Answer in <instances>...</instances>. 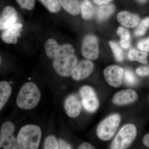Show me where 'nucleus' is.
<instances>
[{
    "instance_id": "f257e3e1",
    "label": "nucleus",
    "mask_w": 149,
    "mask_h": 149,
    "mask_svg": "<svg viewBox=\"0 0 149 149\" xmlns=\"http://www.w3.org/2000/svg\"><path fill=\"white\" fill-rule=\"evenodd\" d=\"M41 97V93L37 85L32 82H27L23 85L19 92L17 104L22 109H33L39 104Z\"/></svg>"
},
{
    "instance_id": "f03ea898",
    "label": "nucleus",
    "mask_w": 149,
    "mask_h": 149,
    "mask_svg": "<svg viewBox=\"0 0 149 149\" xmlns=\"http://www.w3.org/2000/svg\"><path fill=\"white\" fill-rule=\"evenodd\" d=\"M41 137L42 130L39 126L32 124L24 125L17 134L19 148L38 149Z\"/></svg>"
},
{
    "instance_id": "7ed1b4c3",
    "label": "nucleus",
    "mask_w": 149,
    "mask_h": 149,
    "mask_svg": "<svg viewBox=\"0 0 149 149\" xmlns=\"http://www.w3.org/2000/svg\"><path fill=\"white\" fill-rule=\"evenodd\" d=\"M120 121L119 115L113 114L105 118L100 123L97 129V133L100 139L109 141L114 136Z\"/></svg>"
},
{
    "instance_id": "20e7f679",
    "label": "nucleus",
    "mask_w": 149,
    "mask_h": 149,
    "mask_svg": "<svg viewBox=\"0 0 149 149\" xmlns=\"http://www.w3.org/2000/svg\"><path fill=\"white\" fill-rule=\"evenodd\" d=\"M137 135V129L133 124H126L118 133L112 143L113 149H123L128 148L133 142Z\"/></svg>"
},
{
    "instance_id": "39448f33",
    "label": "nucleus",
    "mask_w": 149,
    "mask_h": 149,
    "mask_svg": "<svg viewBox=\"0 0 149 149\" xmlns=\"http://www.w3.org/2000/svg\"><path fill=\"white\" fill-rule=\"evenodd\" d=\"M45 51L48 57L54 60L74 55V48L71 45L65 44L59 45L53 39L47 40L45 43Z\"/></svg>"
},
{
    "instance_id": "423d86ee",
    "label": "nucleus",
    "mask_w": 149,
    "mask_h": 149,
    "mask_svg": "<svg viewBox=\"0 0 149 149\" xmlns=\"http://www.w3.org/2000/svg\"><path fill=\"white\" fill-rule=\"evenodd\" d=\"M15 130V126L12 122L6 121L3 124L0 131V148H18L17 139L13 135Z\"/></svg>"
},
{
    "instance_id": "0eeeda50",
    "label": "nucleus",
    "mask_w": 149,
    "mask_h": 149,
    "mask_svg": "<svg viewBox=\"0 0 149 149\" xmlns=\"http://www.w3.org/2000/svg\"><path fill=\"white\" fill-rule=\"evenodd\" d=\"M77 62L76 56L72 55L63 58L54 60L52 65L58 74L62 77H68L71 75Z\"/></svg>"
},
{
    "instance_id": "6e6552de",
    "label": "nucleus",
    "mask_w": 149,
    "mask_h": 149,
    "mask_svg": "<svg viewBox=\"0 0 149 149\" xmlns=\"http://www.w3.org/2000/svg\"><path fill=\"white\" fill-rule=\"evenodd\" d=\"M83 107L87 111L94 112L99 107V101L95 93L90 86H84L80 91Z\"/></svg>"
},
{
    "instance_id": "1a4fd4ad",
    "label": "nucleus",
    "mask_w": 149,
    "mask_h": 149,
    "mask_svg": "<svg viewBox=\"0 0 149 149\" xmlns=\"http://www.w3.org/2000/svg\"><path fill=\"white\" fill-rule=\"evenodd\" d=\"M81 52L83 56L90 60L97 58L99 54L98 41L93 35L86 36L83 40Z\"/></svg>"
},
{
    "instance_id": "9d476101",
    "label": "nucleus",
    "mask_w": 149,
    "mask_h": 149,
    "mask_svg": "<svg viewBox=\"0 0 149 149\" xmlns=\"http://www.w3.org/2000/svg\"><path fill=\"white\" fill-rule=\"evenodd\" d=\"M104 73L107 82L112 87L118 88L121 85L123 71L120 66L109 65L106 68Z\"/></svg>"
},
{
    "instance_id": "9b49d317",
    "label": "nucleus",
    "mask_w": 149,
    "mask_h": 149,
    "mask_svg": "<svg viewBox=\"0 0 149 149\" xmlns=\"http://www.w3.org/2000/svg\"><path fill=\"white\" fill-rule=\"evenodd\" d=\"M94 66V64L91 61H82L74 68L71 73V77L76 81L85 79L92 73Z\"/></svg>"
},
{
    "instance_id": "f8f14e48",
    "label": "nucleus",
    "mask_w": 149,
    "mask_h": 149,
    "mask_svg": "<svg viewBox=\"0 0 149 149\" xmlns=\"http://www.w3.org/2000/svg\"><path fill=\"white\" fill-rule=\"evenodd\" d=\"M17 19V14L15 9L8 6L4 9L0 18V29L5 30L13 25Z\"/></svg>"
},
{
    "instance_id": "ddd939ff",
    "label": "nucleus",
    "mask_w": 149,
    "mask_h": 149,
    "mask_svg": "<svg viewBox=\"0 0 149 149\" xmlns=\"http://www.w3.org/2000/svg\"><path fill=\"white\" fill-rule=\"evenodd\" d=\"M138 98L136 91L131 89L123 90L116 93L113 98V103L118 105L128 104L133 102Z\"/></svg>"
},
{
    "instance_id": "4468645a",
    "label": "nucleus",
    "mask_w": 149,
    "mask_h": 149,
    "mask_svg": "<svg viewBox=\"0 0 149 149\" xmlns=\"http://www.w3.org/2000/svg\"><path fill=\"white\" fill-rule=\"evenodd\" d=\"M23 25L20 23H15L5 29L1 35V39L8 44H16L20 37Z\"/></svg>"
},
{
    "instance_id": "2eb2a0df",
    "label": "nucleus",
    "mask_w": 149,
    "mask_h": 149,
    "mask_svg": "<svg viewBox=\"0 0 149 149\" xmlns=\"http://www.w3.org/2000/svg\"><path fill=\"white\" fill-rule=\"evenodd\" d=\"M64 109L68 116L72 118H75L78 116L81 112V103L76 96L71 95L65 100Z\"/></svg>"
},
{
    "instance_id": "dca6fc26",
    "label": "nucleus",
    "mask_w": 149,
    "mask_h": 149,
    "mask_svg": "<svg viewBox=\"0 0 149 149\" xmlns=\"http://www.w3.org/2000/svg\"><path fill=\"white\" fill-rule=\"evenodd\" d=\"M117 19L123 26L127 28L136 27L140 21V18L138 15L125 11L120 12L118 14Z\"/></svg>"
},
{
    "instance_id": "f3484780",
    "label": "nucleus",
    "mask_w": 149,
    "mask_h": 149,
    "mask_svg": "<svg viewBox=\"0 0 149 149\" xmlns=\"http://www.w3.org/2000/svg\"><path fill=\"white\" fill-rule=\"evenodd\" d=\"M60 4L65 10L73 16H76L81 11V4L79 0H59Z\"/></svg>"
},
{
    "instance_id": "a211bd4d",
    "label": "nucleus",
    "mask_w": 149,
    "mask_h": 149,
    "mask_svg": "<svg viewBox=\"0 0 149 149\" xmlns=\"http://www.w3.org/2000/svg\"><path fill=\"white\" fill-rule=\"evenodd\" d=\"M12 93V88L7 81L0 82V110L2 109L8 100Z\"/></svg>"
},
{
    "instance_id": "6ab92c4d",
    "label": "nucleus",
    "mask_w": 149,
    "mask_h": 149,
    "mask_svg": "<svg viewBox=\"0 0 149 149\" xmlns=\"http://www.w3.org/2000/svg\"><path fill=\"white\" fill-rule=\"evenodd\" d=\"M115 9L114 5L111 4L101 5L97 10V18L100 21H104L113 13Z\"/></svg>"
},
{
    "instance_id": "aec40b11",
    "label": "nucleus",
    "mask_w": 149,
    "mask_h": 149,
    "mask_svg": "<svg viewBox=\"0 0 149 149\" xmlns=\"http://www.w3.org/2000/svg\"><path fill=\"white\" fill-rule=\"evenodd\" d=\"M81 12L82 17L84 19H89L93 17L94 6L90 0H83L81 3Z\"/></svg>"
},
{
    "instance_id": "412c9836",
    "label": "nucleus",
    "mask_w": 149,
    "mask_h": 149,
    "mask_svg": "<svg viewBox=\"0 0 149 149\" xmlns=\"http://www.w3.org/2000/svg\"><path fill=\"white\" fill-rule=\"evenodd\" d=\"M148 54L144 51H139L135 49H132L128 54V58L131 61H137L146 64L147 63V58Z\"/></svg>"
},
{
    "instance_id": "4be33fe9",
    "label": "nucleus",
    "mask_w": 149,
    "mask_h": 149,
    "mask_svg": "<svg viewBox=\"0 0 149 149\" xmlns=\"http://www.w3.org/2000/svg\"><path fill=\"white\" fill-rule=\"evenodd\" d=\"M117 35L120 37V44L121 47L127 49L130 46V35L127 29L119 27L117 31Z\"/></svg>"
},
{
    "instance_id": "5701e85b",
    "label": "nucleus",
    "mask_w": 149,
    "mask_h": 149,
    "mask_svg": "<svg viewBox=\"0 0 149 149\" xmlns=\"http://www.w3.org/2000/svg\"><path fill=\"white\" fill-rule=\"evenodd\" d=\"M40 1L51 12L55 13L60 10L61 5L59 0H40Z\"/></svg>"
},
{
    "instance_id": "b1692460",
    "label": "nucleus",
    "mask_w": 149,
    "mask_h": 149,
    "mask_svg": "<svg viewBox=\"0 0 149 149\" xmlns=\"http://www.w3.org/2000/svg\"><path fill=\"white\" fill-rule=\"evenodd\" d=\"M148 27H149V17L144 19L141 22L135 31V35L136 36H141L145 35Z\"/></svg>"
},
{
    "instance_id": "393cba45",
    "label": "nucleus",
    "mask_w": 149,
    "mask_h": 149,
    "mask_svg": "<svg viewBox=\"0 0 149 149\" xmlns=\"http://www.w3.org/2000/svg\"><path fill=\"white\" fill-rule=\"evenodd\" d=\"M110 47L111 48L112 51L117 61H122L123 60V53L122 50L120 48L116 43L110 41L109 42Z\"/></svg>"
},
{
    "instance_id": "a878e982",
    "label": "nucleus",
    "mask_w": 149,
    "mask_h": 149,
    "mask_svg": "<svg viewBox=\"0 0 149 149\" xmlns=\"http://www.w3.org/2000/svg\"><path fill=\"white\" fill-rule=\"evenodd\" d=\"M44 149H59L58 142L55 136L51 135L46 138L44 144Z\"/></svg>"
},
{
    "instance_id": "bb28decb",
    "label": "nucleus",
    "mask_w": 149,
    "mask_h": 149,
    "mask_svg": "<svg viewBox=\"0 0 149 149\" xmlns=\"http://www.w3.org/2000/svg\"><path fill=\"white\" fill-rule=\"evenodd\" d=\"M17 3L22 8L32 10L35 5V0H16Z\"/></svg>"
},
{
    "instance_id": "cd10ccee",
    "label": "nucleus",
    "mask_w": 149,
    "mask_h": 149,
    "mask_svg": "<svg viewBox=\"0 0 149 149\" xmlns=\"http://www.w3.org/2000/svg\"><path fill=\"white\" fill-rule=\"evenodd\" d=\"M124 79L125 83L128 85H134L136 82V76L130 70H125L124 72Z\"/></svg>"
},
{
    "instance_id": "c85d7f7f",
    "label": "nucleus",
    "mask_w": 149,
    "mask_h": 149,
    "mask_svg": "<svg viewBox=\"0 0 149 149\" xmlns=\"http://www.w3.org/2000/svg\"><path fill=\"white\" fill-rule=\"evenodd\" d=\"M139 49L145 52H149V37L139 41L138 43Z\"/></svg>"
},
{
    "instance_id": "c756f323",
    "label": "nucleus",
    "mask_w": 149,
    "mask_h": 149,
    "mask_svg": "<svg viewBox=\"0 0 149 149\" xmlns=\"http://www.w3.org/2000/svg\"><path fill=\"white\" fill-rule=\"evenodd\" d=\"M137 74L141 76L149 75V66L141 67L136 70Z\"/></svg>"
},
{
    "instance_id": "7c9ffc66",
    "label": "nucleus",
    "mask_w": 149,
    "mask_h": 149,
    "mask_svg": "<svg viewBox=\"0 0 149 149\" xmlns=\"http://www.w3.org/2000/svg\"><path fill=\"white\" fill-rule=\"evenodd\" d=\"M59 149H70L72 148L71 146L66 141H64L62 139H59L58 140Z\"/></svg>"
},
{
    "instance_id": "2f4dec72",
    "label": "nucleus",
    "mask_w": 149,
    "mask_h": 149,
    "mask_svg": "<svg viewBox=\"0 0 149 149\" xmlns=\"http://www.w3.org/2000/svg\"><path fill=\"white\" fill-rule=\"evenodd\" d=\"M79 149H95V147L93 145L88 143H83L78 147Z\"/></svg>"
},
{
    "instance_id": "473e14b6",
    "label": "nucleus",
    "mask_w": 149,
    "mask_h": 149,
    "mask_svg": "<svg viewBox=\"0 0 149 149\" xmlns=\"http://www.w3.org/2000/svg\"><path fill=\"white\" fill-rule=\"evenodd\" d=\"M94 2L98 5L107 4L113 1V0H93Z\"/></svg>"
},
{
    "instance_id": "72a5a7b5",
    "label": "nucleus",
    "mask_w": 149,
    "mask_h": 149,
    "mask_svg": "<svg viewBox=\"0 0 149 149\" xmlns=\"http://www.w3.org/2000/svg\"><path fill=\"white\" fill-rule=\"evenodd\" d=\"M143 143L146 146L149 147V134H147L144 136Z\"/></svg>"
},
{
    "instance_id": "f704fd0d",
    "label": "nucleus",
    "mask_w": 149,
    "mask_h": 149,
    "mask_svg": "<svg viewBox=\"0 0 149 149\" xmlns=\"http://www.w3.org/2000/svg\"><path fill=\"white\" fill-rule=\"evenodd\" d=\"M148 0H137V1L141 3H146V2Z\"/></svg>"
}]
</instances>
